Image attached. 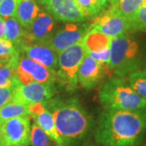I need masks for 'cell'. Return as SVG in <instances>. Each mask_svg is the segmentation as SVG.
I'll use <instances>...</instances> for the list:
<instances>
[{
	"label": "cell",
	"instance_id": "23",
	"mask_svg": "<svg viewBox=\"0 0 146 146\" xmlns=\"http://www.w3.org/2000/svg\"><path fill=\"white\" fill-rule=\"evenodd\" d=\"M29 139L32 146H51V139L36 123L31 125Z\"/></svg>",
	"mask_w": 146,
	"mask_h": 146
},
{
	"label": "cell",
	"instance_id": "14",
	"mask_svg": "<svg viewBox=\"0 0 146 146\" xmlns=\"http://www.w3.org/2000/svg\"><path fill=\"white\" fill-rule=\"evenodd\" d=\"M54 94L53 86L33 82L18 86L14 90L12 100L29 105L50 99Z\"/></svg>",
	"mask_w": 146,
	"mask_h": 146
},
{
	"label": "cell",
	"instance_id": "2",
	"mask_svg": "<svg viewBox=\"0 0 146 146\" xmlns=\"http://www.w3.org/2000/svg\"><path fill=\"white\" fill-rule=\"evenodd\" d=\"M43 102L52 113L64 146H78L93 126L89 113L75 98L68 101L49 99Z\"/></svg>",
	"mask_w": 146,
	"mask_h": 146
},
{
	"label": "cell",
	"instance_id": "21",
	"mask_svg": "<svg viewBox=\"0 0 146 146\" xmlns=\"http://www.w3.org/2000/svg\"><path fill=\"white\" fill-rule=\"evenodd\" d=\"M144 0H119L115 7V9L124 16L128 21L136 14L137 11L141 8Z\"/></svg>",
	"mask_w": 146,
	"mask_h": 146
},
{
	"label": "cell",
	"instance_id": "1",
	"mask_svg": "<svg viewBox=\"0 0 146 146\" xmlns=\"http://www.w3.org/2000/svg\"><path fill=\"white\" fill-rule=\"evenodd\" d=\"M146 132V108L138 110L105 109L98 117L96 142L102 146H136Z\"/></svg>",
	"mask_w": 146,
	"mask_h": 146
},
{
	"label": "cell",
	"instance_id": "18",
	"mask_svg": "<svg viewBox=\"0 0 146 146\" xmlns=\"http://www.w3.org/2000/svg\"><path fill=\"white\" fill-rule=\"evenodd\" d=\"M21 53L11 56L9 60L0 68V87H7L21 84L17 79V68L20 61Z\"/></svg>",
	"mask_w": 146,
	"mask_h": 146
},
{
	"label": "cell",
	"instance_id": "10",
	"mask_svg": "<svg viewBox=\"0 0 146 146\" xmlns=\"http://www.w3.org/2000/svg\"><path fill=\"white\" fill-rule=\"evenodd\" d=\"M89 31V25L86 24L68 23L65 26L54 33L52 38L47 43L58 54L69 47L82 42Z\"/></svg>",
	"mask_w": 146,
	"mask_h": 146
},
{
	"label": "cell",
	"instance_id": "15",
	"mask_svg": "<svg viewBox=\"0 0 146 146\" xmlns=\"http://www.w3.org/2000/svg\"><path fill=\"white\" fill-rule=\"evenodd\" d=\"M20 52L34 61L42 63L46 68L56 72L58 54L51 47L42 43H28L21 46Z\"/></svg>",
	"mask_w": 146,
	"mask_h": 146
},
{
	"label": "cell",
	"instance_id": "29",
	"mask_svg": "<svg viewBox=\"0 0 146 146\" xmlns=\"http://www.w3.org/2000/svg\"><path fill=\"white\" fill-rule=\"evenodd\" d=\"M5 36V20L0 16V37Z\"/></svg>",
	"mask_w": 146,
	"mask_h": 146
},
{
	"label": "cell",
	"instance_id": "28",
	"mask_svg": "<svg viewBox=\"0 0 146 146\" xmlns=\"http://www.w3.org/2000/svg\"><path fill=\"white\" fill-rule=\"evenodd\" d=\"M18 86L16 84L7 87H0V108L12 101L14 90Z\"/></svg>",
	"mask_w": 146,
	"mask_h": 146
},
{
	"label": "cell",
	"instance_id": "30",
	"mask_svg": "<svg viewBox=\"0 0 146 146\" xmlns=\"http://www.w3.org/2000/svg\"><path fill=\"white\" fill-rule=\"evenodd\" d=\"M96 2L99 4L102 8H106V7L107 6V3L109 2V0H96Z\"/></svg>",
	"mask_w": 146,
	"mask_h": 146
},
{
	"label": "cell",
	"instance_id": "8",
	"mask_svg": "<svg viewBox=\"0 0 146 146\" xmlns=\"http://www.w3.org/2000/svg\"><path fill=\"white\" fill-rule=\"evenodd\" d=\"M38 3L58 21L80 23L87 20L76 0H39Z\"/></svg>",
	"mask_w": 146,
	"mask_h": 146
},
{
	"label": "cell",
	"instance_id": "3",
	"mask_svg": "<svg viewBox=\"0 0 146 146\" xmlns=\"http://www.w3.org/2000/svg\"><path fill=\"white\" fill-rule=\"evenodd\" d=\"M105 109L138 110L146 108V100L131 88L125 76H115L105 82L98 92Z\"/></svg>",
	"mask_w": 146,
	"mask_h": 146
},
{
	"label": "cell",
	"instance_id": "22",
	"mask_svg": "<svg viewBox=\"0 0 146 146\" xmlns=\"http://www.w3.org/2000/svg\"><path fill=\"white\" fill-rule=\"evenodd\" d=\"M128 81L131 88L146 100V69H140L129 74Z\"/></svg>",
	"mask_w": 146,
	"mask_h": 146
},
{
	"label": "cell",
	"instance_id": "13",
	"mask_svg": "<svg viewBox=\"0 0 146 146\" xmlns=\"http://www.w3.org/2000/svg\"><path fill=\"white\" fill-rule=\"evenodd\" d=\"M29 115L55 143L56 146H64L55 127L52 113L46 107L43 102L29 104Z\"/></svg>",
	"mask_w": 146,
	"mask_h": 146
},
{
	"label": "cell",
	"instance_id": "33",
	"mask_svg": "<svg viewBox=\"0 0 146 146\" xmlns=\"http://www.w3.org/2000/svg\"><path fill=\"white\" fill-rule=\"evenodd\" d=\"M1 124H2V123H1V121H0V130H1Z\"/></svg>",
	"mask_w": 146,
	"mask_h": 146
},
{
	"label": "cell",
	"instance_id": "20",
	"mask_svg": "<svg viewBox=\"0 0 146 146\" xmlns=\"http://www.w3.org/2000/svg\"><path fill=\"white\" fill-rule=\"evenodd\" d=\"M29 115V105L11 101L0 108V121L1 123L18 116Z\"/></svg>",
	"mask_w": 146,
	"mask_h": 146
},
{
	"label": "cell",
	"instance_id": "4",
	"mask_svg": "<svg viewBox=\"0 0 146 146\" xmlns=\"http://www.w3.org/2000/svg\"><path fill=\"white\" fill-rule=\"evenodd\" d=\"M141 61L139 46L133 38L127 33L112 37L107 72L118 76H126L140 70Z\"/></svg>",
	"mask_w": 146,
	"mask_h": 146
},
{
	"label": "cell",
	"instance_id": "19",
	"mask_svg": "<svg viewBox=\"0 0 146 146\" xmlns=\"http://www.w3.org/2000/svg\"><path fill=\"white\" fill-rule=\"evenodd\" d=\"M25 29L23 28L16 17L5 19V36L4 38L11 42L16 49L20 48L25 43Z\"/></svg>",
	"mask_w": 146,
	"mask_h": 146
},
{
	"label": "cell",
	"instance_id": "6",
	"mask_svg": "<svg viewBox=\"0 0 146 146\" xmlns=\"http://www.w3.org/2000/svg\"><path fill=\"white\" fill-rule=\"evenodd\" d=\"M31 117L18 116L2 122L0 146H29L30 145Z\"/></svg>",
	"mask_w": 146,
	"mask_h": 146
},
{
	"label": "cell",
	"instance_id": "12",
	"mask_svg": "<svg viewBox=\"0 0 146 146\" xmlns=\"http://www.w3.org/2000/svg\"><path fill=\"white\" fill-rule=\"evenodd\" d=\"M106 71V65L86 54L79 67L78 83L84 89H94L104 78Z\"/></svg>",
	"mask_w": 146,
	"mask_h": 146
},
{
	"label": "cell",
	"instance_id": "7",
	"mask_svg": "<svg viewBox=\"0 0 146 146\" xmlns=\"http://www.w3.org/2000/svg\"><path fill=\"white\" fill-rule=\"evenodd\" d=\"M17 79L21 85L37 82L53 86L56 81V72L23 54L17 68Z\"/></svg>",
	"mask_w": 146,
	"mask_h": 146
},
{
	"label": "cell",
	"instance_id": "24",
	"mask_svg": "<svg viewBox=\"0 0 146 146\" xmlns=\"http://www.w3.org/2000/svg\"><path fill=\"white\" fill-rule=\"evenodd\" d=\"M86 19L98 16L104 11L96 0H76Z\"/></svg>",
	"mask_w": 146,
	"mask_h": 146
},
{
	"label": "cell",
	"instance_id": "26",
	"mask_svg": "<svg viewBox=\"0 0 146 146\" xmlns=\"http://www.w3.org/2000/svg\"><path fill=\"white\" fill-rule=\"evenodd\" d=\"M21 0H3L0 2V16L4 20L15 17Z\"/></svg>",
	"mask_w": 146,
	"mask_h": 146
},
{
	"label": "cell",
	"instance_id": "34",
	"mask_svg": "<svg viewBox=\"0 0 146 146\" xmlns=\"http://www.w3.org/2000/svg\"><path fill=\"white\" fill-rule=\"evenodd\" d=\"M2 1H3V0H0V2H2Z\"/></svg>",
	"mask_w": 146,
	"mask_h": 146
},
{
	"label": "cell",
	"instance_id": "25",
	"mask_svg": "<svg viewBox=\"0 0 146 146\" xmlns=\"http://www.w3.org/2000/svg\"><path fill=\"white\" fill-rule=\"evenodd\" d=\"M131 31L146 32V0L129 21Z\"/></svg>",
	"mask_w": 146,
	"mask_h": 146
},
{
	"label": "cell",
	"instance_id": "9",
	"mask_svg": "<svg viewBox=\"0 0 146 146\" xmlns=\"http://www.w3.org/2000/svg\"><path fill=\"white\" fill-rule=\"evenodd\" d=\"M90 29H96L110 37L120 36L131 31L129 21L112 6L104 14L95 18L94 22L89 25Z\"/></svg>",
	"mask_w": 146,
	"mask_h": 146
},
{
	"label": "cell",
	"instance_id": "11",
	"mask_svg": "<svg viewBox=\"0 0 146 146\" xmlns=\"http://www.w3.org/2000/svg\"><path fill=\"white\" fill-rule=\"evenodd\" d=\"M55 32V21L54 17L48 12L40 11L35 20L25 29L24 45L28 43H42L47 45Z\"/></svg>",
	"mask_w": 146,
	"mask_h": 146
},
{
	"label": "cell",
	"instance_id": "31",
	"mask_svg": "<svg viewBox=\"0 0 146 146\" xmlns=\"http://www.w3.org/2000/svg\"><path fill=\"white\" fill-rule=\"evenodd\" d=\"M8 60H9V58H7V59H0V68H1L3 64H5Z\"/></svg>",
	"mask_w": 146,
	"mask_h": 146
},
{
	"label": "cell",
	"instance_id": "17",
	"mask_svg": "<svg viewBox=\"0 0 146 146\" xmlns=\"http://www.w3.org/2000/svg\"><path fill=\"white\" fill-rule=\"evenodd\" d=\"M39 12L40 8L36 0H21L15 17L23 28L27 29L35 20Z\"/></svg>",
	"mask_w": 146,
	"mask_h": 146
},
{
	"label": "cell",
	"instance_id": "27",
	"mask_svg": "<svg viewBox=\"0 0 146 146\" xmlns=\"http://www.w3.org/2000/svg\"><path fill=\"white\" fill-rule=\"evenodd\" d=\"M17 53H21L14 44L4 37H0V59H7Z\"/></svg>",
	"mask_w": 146,
	"mask_h": 146
},
{
	"label": "cell",
	"instance_id": "5",
	"mask_svg": "<svg viewBox=\"0 0 146 146\" xmlns=\"http://www.w3.org/2000/svg\"><path fill=\"white\" fill-rule=\"evenodd\" d=\"M85 54L82 42L58 53L56 81L68 91L77 87L79 67Z\"/></svg>",
	"mask_w": 146,
	"mask_h": 146
},
{
	"label": "cell",
	"instance_id": "16",
	"mask_svg": "<svg viewBox=\"0 0 146 146\" xmlns=\"http://www.w3.org/2000/svg\"><path fill=\"white\" fill-rule=\"evenodd\" d=\"M112 37L106 36L96 29H90L82 40L84 48L87 54L104 51L110 48Z\"/></svg>",
	"mask_w": 146,
	"mask_h": 146
},
{
	"label": "cell",
	"instance_id": "32",
	"mask_svg": "<svg viewBox=\"0 0 146 146\" xmlns=\"http://www.w3.org/2000/svg\"><path fill=\"white\" fill-rule=\"evenodd\" d=\"M109 2L110 3L111 6H115L119 2V0H109Z\"/></svg>",
	"mask_w": 146,
	"mask_h": 146
}]
</instances>
